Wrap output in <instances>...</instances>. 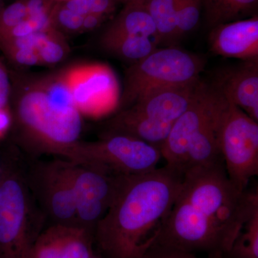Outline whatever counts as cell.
<instances>
[{"mask_svg": "<svg viewBox=\"0 0 258 258\" xmlns=\"http://www.w3.org/2000/svg\"><path fill=\"white\" fill-rule=\"evenodd\" d=\"M257 206V189H237L224 161L196 168L184 174L153 245L225 258Z\"/></svg>", "mask_w": 258, "mask_h": 258, "instance_id": "6da1fadb", "label": "cell"}, {"mask_svg": "<svg viewBox=\"0 0 258 258\" xmlns=\"http://www.w3.org/2000/svg\"><path fill=\"white\" fill-rule=\"evenodd\" d=\"M183 178L166 165L125 179L93 233L103 258H143L177 198Z\"/></svg>", "mask_w": 258, "mask_h": 258, "instance_id": "7a4b0ae2", "label": "cell"}, {"mask_svg": "<svg viewBox=\"0 0 258 258\" xmlns=\"http://www.w3.org/2000/svg\"><path fill=\"white\" fill-rule=\"evenodd\" d=\"M200 82L201 80L186 86L144 93L130 108L110 120L108 134L128 136L160 149L174 122L192 101Z\"/></svg>", "mask_w": 258, "mask_h": 258, "instance_id": "3957f363", "label": "cell"}, {"mask_svg": "<svg viewBox=\"0 0 258 258\" xmlns=\"http://www.w3.org/2000/svg\"><path fill=\"white\" fill-rule=\"evenodd\" d=\"M17 116L30 137L47 152L67 158L79 143L81 113L76 106L51 98L43 84L30 88L19 99Z\"/></svg>", "mask_w": 258, "mask_h": 258, "instance_id": "277c9868", "label": "cell"}, {"mask_svg": "<svg viewBox=\"0 0 258 258\" xmlns=\"http://www.w3.org/2000/svg\"><path fill=\"white\" fill-rule=\"evenodd\" d=\"M205 66L203 57L177 47L157 48L129 68L119 103L132 105L137 98L152 90L198 82Z\"/></svg>", "mask_w": 258, "mask_h": 258, "instance_id": "5b68a950", "label": "cell"}, {"mask_svg": "<svg viewBox=\"0 0 258 258\" xmlns=\"http://www.w3.org/2000/svg\"><path fill=\"white\" fill-rule=\"evenodd\" d=\"M218 143L229 179L237 189L247 190L258 174V122L225 98Z\"/></svg>", "mask_w": 258, "mask_h": 258, "instance_id": "8992f818", "label": "cell"}, {"mask_svg": "<svg viewBox=\"0 0 258 258\" xmlns=\"http://www.w3.org/2000/svg\"><path fill=\"white\" fill-rule=\"evenodd\" d=\"M67 158L120 175L136 176L157 169L162 157L159 148L128 136L113 134L92 143L79 142Z\"/></svg>", "mask_w": 258, "mask_h": 258, "instance_id": "52a82bcc", "label": "cell"}, {"mask_svg": "<svg viewBox=\"0 0 258 258\" xmlns=\"http://www.w3.org/2000/svg\"><path fill=\"white\" fill-rule=\"evenodd\" d=\"M66 166L76 194L78 223L94 233L97 224L106 215L129 176L85 163L69 161Z\"/></svg>", "mask_w": 258, "mask_h": 258, "instance_id": "ba28073f", "label": "cell"}, {"mask_svg": "<svg viewBox=\"0 0 258 258\" xmlns=\"http://www.w3.org/2000/svg\"><path fill=\"white\" fill-rule=\"evenodd\" d=\"M23 180L8 171L0 186V258H28L39 233Z\"/></svg>", "mask_w": 258, "mask_h": 258, "instance_id": "9c48e42d", "label": "cell"}, {"mask_svg": "<svg viewBox=\"0 0 258 258\" xmlns=\"http://www.w3.org/2000/svg\"><path fill=\"white\" fill-rule=\"evenodd\" d=\"M61 76L81 114H105L119 103L118 80L113 70L106 64H78L66 70Z\"/></svg>", "mask_w": 258, "mask_h": 258, "instance_id": "30bf717a", "label": "cell"}, {"mask_svg": "<svg viewBox=\"0 0 258 258\" xmlns=\"http://www.w3.org/2000/svg\"><path fill=\"white\" fill-rule=\"evenodd\" d=\"M220 97V93L212 85L201 81L189 106L174 122L161 146V157L166 161V166L181 174V166L190 142L215 111Z\"/></svg>", "mask_w": 258, "mask_h": 258, "instance_id": "8fae6325", "label": "cell"}, {"mask_svg": "<svg viewBox=\"0 0 258 258\" xmlns=\"http://www.w3.org/2000/svg\"><path fill=\"white\" fill-rule=\"evenodd\" d=\"M93 242L87 229L55 224L39 233L28 258H88L95 253Z\"/></svg>", "mask_w": 258, "mask_h": 258, "instance_id": "7c38bea8", "label": "cell"}, {"mask_svg": "<svg viewBox=\"0 0 258 258\" xmlns=\"http://www.w3.org/2000/svg\"><path fill=\"white\" fill-rule=\"evenodd\" d=\"M212 86L258 122V58L223 70Z\"/></svg>", "mask_w": 258, "mask_h": 258, "instance_id": "4fadbf2b", "label": "cell"}, {"mask_svg": "<svg viewBox=\"0 0 258 258\" xmlns=\"http://www.w3.org/2000/svg\"><path fill=\"white\" fill-rule=\"evenodd\" d=\"M209 42L217 55L242 61L257 59V15L212 28Z\"/></svg>", "mask_w": 258, "mask_h": 258, "instance_id": "5bb4252c", "label": "cell"}, {"mask_svg": "<svg viewBox=\"0 0 258 258\" xmlns=\"http://www.w3.org/2000/svg\"><path fill=\"white\" fill-rule=\"evenodd\" d=\"M41 189L47 210L56 224L78 226L76 197L66 161L51 163L40 170Z\"/></svg>", "mask_w": 258, "mask_h": 258, "instance_id": "9a60e30c", "label": "cell"}, {"mask_svg": "<svg viewBox=\"0 0 258 258\" xmlns=\"http://www.w3.org/2000/svg\"><path fill=\"white\" fill-rule=\"evenodd\" d=\"M127 35L149 37L159 45L155 24L146 8L144 1L126 3L105 32L103 39Z\"/></svg>", "mask_w": 258, "mask_h": 258, "instance_id": "2e32d148", "label": "cell"}, {"mask_svg": "<svg viewBox=\"0 0 258 258\" xmlns=\"http://www.w3.org/2000/svg\"><path fill=\"white\" fill-rule=\"evenodd\" d=\"M258 0H202L205 18L212 28L254 16Z\"/></svg>", "mask_w": 258, "mask_h": 258, "instance_id": "e0dca14e", "label": "cell"}, {"mask_svg": "<svg viewBox=\"0 0 258 258\" xmlns=\"http://www.w3.org/2000/svg\"><path fill=\"white\" fill-rule=\"evenodd\" d=\"M180 0H145L146 8L155 24L158 43L169 44L177 40L176 14Z\"/></svg>", "mask_w": 258, "mask_h": 258, "instance_id": "ac0fdd59", "label": "cell"}, {"mask_svg": "<svg viewBox=\"0 0 258 258\" xmlns=\"http://www.w3.org/2000/svg\"><path fill=\"white\" fill-rule=\"evenodd\" d=\"M103 43L108 50L134 62L145 58L158 48L157 44L153 39L143 35L103 39Z\"/></svg>", "mask_w": 258, "mask_h": 258, "instance_id": "d6986e66", "label": "cell"}, {"mask_svg": "<svg viewBox=\"0 0 258 258\" xmlns=\"http://www.w3.org/2000/svg\"><path fill=\"white\" fill-rule=\"evenodd\" d=\"M225 258H258V206L242 226Z\"/></svg>", "mask_w": 258, "mask_h": 258, "instance_id": "ffe728a7", "label": "cell"}, {"mask_svg": "<svg viewBox=\"0 0 258 258\" xmlns=\"http://www.w3.org/2000/svg\"><path fill=\"white\" fill-rule=\"evenodd\" d=\"M202 10V0H180L176 14L177 39L196 28Z\"/></svg>", "mask_w": 258, "mask_h": 258, "instance_id": "44dd1931", "label": "cell"}, {"mask_svg": "<svg viewBox=\"0 0 258 258\" xmlns=\"http://www.w3.org/2000/svg\"><path fill=\"white\" fill-rule=\"evenodd\" d=\"M28 16L25 0L15 2L0 10V37L26 20Z\"/></svg>", "mask_w": 258, "mask_h": 258, "instance_id": "7402d4cb", "label": "cell"}, {"mask_svg": "<svg viewBox=\"0 0 258 258\" xmlns=\"http://www.w3.org/2000/svg\"><path fill=\"white\" fill-rule=\"evenodd\" d=\"M52 33V30L45 32L37 45L36 52L40 62L55 64L64 57V47L54 39Z\"/></svg>", "mask_w": 258, "mask_h": 258, "instance_id": "603a6c76", "label": "cell"}, {"mask_svg": "<svg viewBox=\"0 0 258 258\" xmlns=\"http://www.w3.org/2000/svg\"><path fill=\"white\" fill-rule=\"evenodd\" d=\"M83 18L84 17L68 9L63 4L52 8V23H57L66 30L76 31L82 29Z\"/></svg>", "mask_w": 258, "mask_h": 258, "instance_id": "cb8c5ba5", "label": "cell"}, {"mask_svg": "<svg viewBox=\"0 0 258 258\" xmlns=\"http://www.w3.org/2000/svg\"><path fill=\"white\" fill-rule=\"evenodd\" d=\"M143 258H198L195 254L182 252L176 249L152 245Z\"/></svg>", "mask_w": 258, "mask_h": 258, "instance_id": "d4e9b609", "label": "cell"}, {"mask_svg": "<svg viewBox=\"0 0 258 258\" xmlns=\"http://www.w3.org/2000/svg\"><path fill=\"white\" fill-rule=\"evenodd\" d=\"M18 63L24 66H35L40 62L38 54L33 49H18L7 52Z\"/></svg>", "mask_w": 258, "mask_h": 258, "instance_id": "484cf974", "label": "cell"}, {"mask_svg": "<svg viewBox=\"0 0 258 258\" xmlns=\"http://www.w3.org/2000/svg\"><path fill=\"white\" fill-rule=\"evenodd\" d=\"M11 92L9 76L0 61V109L8 108Z\"/></svg>", "mask_w": 258, "mask_h": 258, "instance_id": "4316f807", "label": "cell"}, {"mask_svg": "<svg viewBox=\"0 0 258 258\" xmlns=\"http://www.w3.org/2000/svg\"><path fill=\"white\" fill-rule=\"evenodd\" d=\"M13 118L9 108L0 109V139L6 135L11 127Z\"/></svg>", "mask_w": 258, "mask_h": 258, "instance_id": "83f0119b", "label": "cell"}, {"mask_svg": "<svg viewBox=\"0 0 258 258\" xmlns=\"http://www.w3.org/2000/svg\"><path fill=\"white\" fill-rule=\"evenodd\" d=\"M105 15L88 14L83 18L82 29L90 30L95 29L101 23Z\"/></svg>", "mask_w": 258, "mask_h": 258, "instance_id": "f1b7e54d", "label": "cell"}, {"mask_svg": "<svg viewBox=\"0 0 258 258\" xmlns=\"http://www.w3.org/2000/svg\"><path fill=\"white\" fill-rule=\"evenodd\" d=\"M125 3H135V2H144L145 1V0H124Z\"/></svg>", "mask_w": 258, "mask_h": 258, "instance_id": "f546056e", "label": "cell"}, {"mask_svg": "<svg viewBox=\"0 0 258 258\" xmlns=\"http://www.w3.org/2000/svg\"><path fill=\"white\" fill-rule=\"evenodd\" d=\"M7 174H8V173H7ZM6 174H5V175H4V176H0V186H1L2 182H3V179H5V176H6Z\"/></svg>", "mask_w": 258, "mask_h": 258, "instance_id": "4dcf8cb0", "label": "cell"}, {"mask_svg": "<svg viewBox=\"0 0 258 258\" xmlns=\"http://www.w3.org/2000/svg\"><path fill=\"white\" fill-rule=\"evenodd\" d=\"M88 258H101V257H98V256L97 255V254H96V253H94V254H92V255H91V257H89Z\"/></svg>", "mask_w": 258, "mask_h": 258, "instance_id": "1f68e13d", "label": "cell"}, {"mask_svg": "<svg viewBox=\"0 0 258 258\" xmlns=\"http://www.w3.org/2000/svg\"><path fill=\"white\" fill-rule=\"evenodd\" d=\"M53 1L66 2L68 1V0H53Z\"/></svg>", "mask_w": 258, "mask_h": 258, "instance_id": "d6a6232c", "label": "cell"}, {"mask_svg": "<svg viewBox=\"0 0 258 258\" xmlns=\"http://www.w3.org/2000/svg\"><path fill=\"white\" fill-rule=\"evenodd\" d=\"M2 2H3V0H0V8H1Z\"/></svg>", "mask_w": 258, "mask_h": 258, "instance_id": "836d02e7", "label": "cell"}]
</instances>
